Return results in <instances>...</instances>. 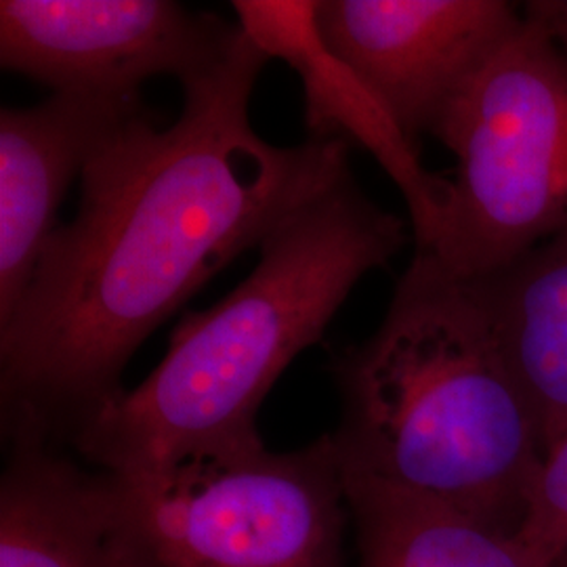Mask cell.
Masks as SVG:
<instances>
[{
  "label": "cell",
  "instance_id": "52a82bcc",
  "mask_svg": "<svg viewBox=\"0 0 567 567\" xmlns=\"http://www.w3.org/2000/svg\"><path fill=\"white\" fill-rule=\"evenodd\" d=\"M524 16L505 0H318L326 44L416 142Z\"/></svg>",
  "mask_w": 567,
  "mask_h": 567
},
{
  "label": "cell",
  "instance_id": "8fae6325",
  "mask_svg": "<svg viewBox=\"0 0 567 567\" xmlns=\"http://www.w3.org/2000/svg\"><path fill=\"white\" fill-rule=\"evenodd\" d=\"M480 280L548 450L567 433V238Z\"/></svg>",
  "mask_w": 567,
  "mask_h": 567
},
{
  "label": "cell",
  "instance_id": "277c9868",
  "mask_svg": "<svg viewBox=\"0 0 567 567\" xmlns=\"http://www.w3.org/2000/svg\"><path fill=\"white\" fill-rule=\"evenodd\" d=\"M456 158L429 252L465 278H492L567 238V53L557 30L524 18L433 133Z\"/></svg>",
  "mask_w": 567,
  "mask_h": 567
},
{
  "label": "cell",
  "instance_id": "6da1fadb",
  "mask_svg": "<svg viewBox=\"0 0 567 567\" xmlns=\"http://www.w3.org/2000/svg\"><path fill=\"white\" fill-rule=\"evenodd\" d=\"M267 61L243 30L183 82L177 121L158 126L145 107L86 164L76 217L0 326L4 444L72 446L150 334L349 163L341 140L257 135L248 110Z\"/></svg>",
  "mask_w": 567,
  "mask_h": 567
},
{
  "label": "cell",
  "instance_id": "ba28073f",
  "mask_svg": "<svg viewBox=\"0 0 567 567\" xmlns=\"http://www.w3.org/2000/svg\"><path fill=\"white\" fill-rule=\"evenodd\" d=\"M231 7L248 39L299 74L309 135L364 147L404 196L416 250H431L446 217L450 179L426 171L416 142L326 44L316 23L318 0H236Z\"/></svg>",
  "mask_w": 567,
  "mask_h": 567
},
{
  "label": "cell",
  "instance_id": "9c48e42d",
  "mask_svg": "<svg viewBox=\"0 0 567 567\" xmlns=\"http://www.w3.org/2000/svg\"><path fill=\"white\" fill-rule=\"evenodd\" d=\"M143 110V97L53 93L0 112V326L32 282L70 185Z\"/></svg>",
  "mask_w": 567,
  "mask_h": 567
},
{
  "label": "cell",
  "instance_id": "7c38bea8",
  "mask_svg": "<svg viewBox=\"0 0 567 567\" xmlns=\"http://www.w3.org/2000/svg\"><path fill=\"white\" fill-rule=\"evenodd\" d=\"M355 567H536L513 536L454 508L362 475H347Z\"/></svg>",
  "mask_w": 567,
  "mask_h": 567
},
{
  "label": "cell",
  "instance_id": "30bf717a",
  "mask_svg": "<svg viewBox=\"0 0 567 567\" xmlns=\"http://www.w3.org/2000/svg\"><path fill=\"white\" fill-rule=\"evenodd\" d=\"M0 567H128L110 475L76 465L63 447L7 444Z\"/></svg>",
  "mask_w": 567,
  "mask_h": 567
},
{
  "label": "cell",
  "instance_id": "4fadbf2b",
  "mask_svg": "<svg viewBox=\"0 0 567 567\" xmlns=\"http://www.w3.org/2000/svg\"><path fill=\"white\" fill-rule=\"evenodd\" d=\"M515 543L536 567L567 561V433L545 454Z\"/></svg>",
  "mask_w": 567,
  "mask_h": 567
},
{
  "label": "cell",
  "instance_id": "8992f818",
  "mask_svg": "<svg viewBox=\"0 0 567 567\" xmlns=\"http://www.w3.org/2000/svg\"><path fill=\"white\" fill-rule=\"evenodd\" d=\"M240 32L173 0H2L0 63L53 93L142 97L156 76L203 74Z\"/></svg>",
  "mask_w": 567,
  "mask_h": 567
},
{
  "label": "cell",
  "instance_id": "5b68a950",
  "mask_svg": "<svg viewBox=\"0 0 567 567\" xmlns=\"http://www.w3.org/2000/svg\"><path fill=\"white\" fill-rule=\"evenodd\" d=\"M107 475L128 567H344L351 515L332 433Z\"/></svg>",
  "mask_w": 567,
  "mask_h": 567
},
{
  "label": "cell",
  "instance_id": "3957f363",
  "mask_svg": "<svg viewBox=\"0 0 567 567\" xmlns=\"http://www.w3.org/2000/svg\"><path fill=\"white\" fill-rule=\"evenodd\" d=\"M332 372L343 473L515 538L547 450L484 280L416 250L377 332Z\"/></svg>",
  "mask_w": 567,
  "mask_h": 567
},
{
  "label": "cell",
  "instance_id": "9a60e30c",
  "mask_svg": "<svg viewBox=\"0 0 567 567\" xmlns=\"http://www.w3.org/2000/svg\"><path fill=\"white\" fill-rule=\"evenodd\" d=\"M561 567H567V561H566V564H564V566H561Z\"/></svg>",
  "mask_w": 567,
  "mask_h": 567
},
{
  "label": "cell",
  "instance_id": "7a4b0ae2",
  "mask_svg": "<svg viewBox=\"0 0 567 567\" xmlns=\"http://www.w3.org/2000/svg\"><path fill=\"white\" fill-rule=\"evenodd\" d=\"M404 240L402 219L365 198L343 164L267 231L244 282L183 316L163 362L72 447L100 471L152 475L264 446L257 414L271 386Z\"/></svg>",
  "mask_w": 567,
  "mask_h": 567
},
{
  "label": "cell",
  "instance_id": "5bb4252c",
  "mask_svg": "<svg viewBox=\"0 0 567 567\" xmlns=\"http://www.w3.org/2000/svg\"><path fill=\"white\" fill-rule=\"evenodd\" d=\"M561 13H564V18H567V4L561 9Z\"/></svg>",
  "mask_w": 567,
  "mask_h": 567
}]
</instances>
